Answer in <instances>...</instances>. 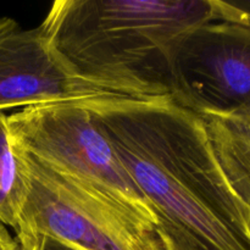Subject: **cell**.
Masks as SVG:
<instances>
[{
  "instance_id": "1",
  "label": "cell",
  "mask_w": 250,
  "mask_h": 250,
  "mask_svg": "<svg viewBox=\"0 0 250 250\" xmlns=\"http://www.w3.org/2000/svg\"><path fill=\"white\" fill-rule=\"evenodd\" d=\"M82 103L159 220L219 250H250V209L227 182L202 117L170 97Z\"/></svg>"
},
{
  "instance_id": "2",
  "label": "cell",
  "mask_w": 250,
  "mask_h": 250,
  "mask_svg": "<svg viewBox=\"0 0 250 250\" xmlns=\"http://www.w3.org/2000/svg\"><path fill=\"white\" fill-rule=\"evenodd\" d=\"M215 20L214 0H58L39 27L78 75L146 99L168 97L173 45Z\"/></svg>"
},
{
  "instance_id": "3",
  "label": "cell",
  "mask_w": 250,
  "mask_h": 250,
  "mask_svg": "<svg viewBox=\"0 0 250 250\" xmlns=\"http://www.w3.org/2000/svg\"><path fill=\"white\" fill-rule=\"evenodd\" d=\"M6 127L14 148L158 226V215L82 99L24 107L6 116Z\"/></svg>"
},
{
  "instance_id": "4",
  "label": "cell",
  "mask_w": 250,
  "mask_h": 250,
  "mask_svg": "<svg viewBox=\"0 0 250 250\" xmlns=\"http://www.w3.org/2000/svg\"><path fill=\"white\" fill-rule=\"evenodd\" d=\"M14 150L27 180L26 203L15 231L19 243L49 239L71 250H155L156 226Z\"/></svg>"
},
{
  "instance_id": "5",
  "label": "cell",
  "mask_w": 250,
  "mask_h": 250,
  "mask_svg": "<svg viewBox=\"0 0 250 250\" xmlns=\"http://www.w3.org/2000/svg\"><path fill=\"white\" fill-rule=\"evenodd\" d=\"M168 97L204 119L250 124V26L215 20L183 34L170 54Z\"/></svg>"
},
{
  "instance_id": "6",
  "label": "cell",
  "mask_w": 250,
  "mask_h": 250,
  "mask_svg": "<svg viewBox=\"0 0 250 250\" xmlns=\"http://www.w3.org/2000/svg\"><path fill=\"white\" fill-rule=\"evenodd\" d=\"M116 93L78 75L49 44L41 27L22 29L0 17V112Z\"/></svg>"
},
{
  "instance_id": "7",
  "label": "cell",
  "mask_w": 250,
  "mask_h": 250,
  "mask_svg": "<svg viewBox=\"0 0 250 250\" xmlns=\"http://www.w3.org/2000/svg\"><path fill=\"white\" fill-rule=\"evenodd\" d=\"M202 119L227 182L250 209V124L212 117Z\"/></svg>"
},
{
  "instance_id": "8",
  "label": "cell",
  "mask_w": 250,
  "mask_h": 250,
  "mask_svg": "<svg viewBox=\"0 0 250 250\" xmlns=\"http://www.w3.org/2000/svg\"><path fill=\"white\" fill-rule=\"evenodd\" d=\"M26 198V173L9 141L6 115L0 112V224L16 231Z\"/></svg>"
},
{
  "instance_id": "9",
  "label": "cell",
  "mask_w": 250,
  "mask_h": 250,
  "mask_svg": "<svg viewBox=\"0 0 250 250\" xmlns=\"http://www.w3.org/2000/svg\"><path fill=\"white\" fill-rule=\"evenodd\" d=\"M155 231L167 250H219L164 220H159Z\"/></svg>"
},
{
  "instance_id": "10",
  "label": "cell",
  "mask_w": 250,
  "mask_h": 250,
  "mask_svg": "<svg viewBox=\"0 0 250 250\" xmlns=\"http://www.w3.org/2000/svg\"><path fill=\"white\" fill-rule=\"evenodd\" d=\"M216 20L232 21L250 26V0L247 1H224L214 0Z\"/></svg>"
},
{
  "instance_id": "11",
  "label": "cell",
  "mask_w": 250,
  "mask_h": 250,
  "mask_svg": "<svg viewBox=\"0 0 250 250\" xmlns=\"http://www.w3.org/2000/svg\"><path fill=\"white\" fill-rule=\"evenodd\" d=\"M0 250H21L19 241L10 234L6 227L0 224Z\"/></svg>"
},
{
  "instance_id": "12",
  "label": "cell",
  "mask_w": 250,
  "mask_h": 250,
  "mask_svg": "<svg viewBox=\"0 0 250 250\" xmlns=\"http://www.w3.org/2000/svg\"><path fill=\"white\" fill-rule=\"evenodd\" d=\"M38 250H71L66 247L61 246V244L55 243L49 239H41L39 242V249Z\"/></svg>"
},
{
  "instance_id": "13",
  "label": "cell",
  "mask_w": 250,
  "mask_h": 250,
  "mask_svg": "<svg viewBox=\"0 0 250 250\" xmlns=\"http://www.w3.org/2000/svg\"><path fill=\"white\" fill-rule=\"evenodd\" d=\"M156 236H158V233H156ZM155 250H167V249H166V247L164 246L163 242H161V239L159 238V236H158V241H156Z\"/></svg>"
}]
</instances>
